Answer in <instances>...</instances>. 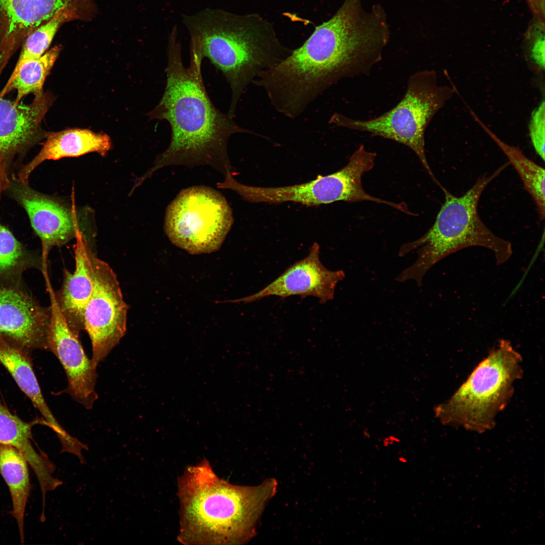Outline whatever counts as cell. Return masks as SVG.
Here are the masks:
<instances>
[{"instance_id": "1", "label": "cell", "mask_w": 545, "mask_h": 545, "mask_svg": "<svg viewBox=\"0 0 545 545\" xmlns=\"http://www.w3.org/2000/svg\"><path fill=\"white\" fill-rule=\"evenodd\" d=\"M389 38L379 5L368 12L361 0H345L300 47L252 82L265 90L278 112L295 119L341 79L368 74L382 60Z\"/></svg>"}, {"instance_id": "2", "label": "cell", "mask_w": 545, "mask_h": 545, "mask_svg": "<svg viewBox=\"0 0 545 545\" xmlns=\"http://www.w3.org/2000/svg\"><path fill=\"white\" fill-rule=\"evenodd\" d=\"M167 58L164 94L147 116L150 120L169 123L171 141L140 181L160 168L173 165H206L225 177L232 174L227 152L228 140L237 133L252 132L240 127L228 113L221 112L213 105L204 85L202 61L190 56L189 66L185 67L176 25L169 37Z\"/></svg>"}, {"instance_id": "3", "label": "cell", "mask_w": 545, "mask_h": 545, "mask_svg": "<svg viewBox=\"0 0 545 545\" xmlns=\"http://www.w3.org/2000/svg\"><path fill=\"white\" fill-rule=\"evenodd\" d=\"M277 486L274 479L255 486L231 484L217 477L206 461L189 467L179 481L180 540L203 544L249 540Z\"/></svg>"}, {"instance_id": "4", "label": "cell", "mask_w": 545, "mask_h": 545, "mask_svg": "<svg viewBox=\"0 0 545 545\" xmlns=\"http://www.w3.org/2000/svg\"><path fill=\"white\" fill-rule=\"evenodd\" d=\"M182 22L190 36V50L208 59L229 83L232 99L228 114L232 118L250 82L292 51L282 44L270 24L256 14L205 8L183 16Z\"/></svg>"}, {"instance_id": "5", "label": "cell", "mask_w": 545, "mask_h": 545, "mask_svg": "<svg viewBox=\"0 0 545 545\" xmlns=\"http://www.w3.org/2000/svg\"><path fill=\"white\" fill-rule=\"evenodd\" d=\"M508 165H503L491 175L479 177L461 196H456L443 186L441 187L445 200L432 226L421 237L404 244L400 248L399 256L417 250L418 257L413 264L396 277V281L402 283L413 280L421 287L424 276L434 264L451 254L470 247L489 249L493 252L498 265L509 260L513 252L511 242L492 232L478 212L483 191Z\"/></svg>"}, {"instance_id": "6", "label": "cell", "mask_w": 545, "mask_h": 545, "mask_svg": "<svg viewBox=\"0 0 545 545\" xmlns=\"http://www.w3.org/2000/svg\"><path fill=\"white\" fill-rule=\"evenodd\" d=\"M521 361L510 342L501 340L451 398L437 406L435 415L444 424L477 431L492 428L523 375Z\"/></svg>"}, {"instance_id": "7", "label": "cell", "mask_w": 545, "mask_h": 545, "mask_svg": "<svg viewBox=\"0 0 545 545\" xmlns=\"http://www.w3.org/2000/svg\"><path fill=\"white\" fill-rule=\"evenodd\" d=\"M455 92L454 85L450 87L439 84L434 70L419 71L410 77L404 96L389 111L367 120L354 119L336 113L329 123L407 146L415 152L432 180L440 186L425 155V132L434 116Z\"/></svg>"}, {"instance_id": "8", "label": "cell", "mask_w": 545, "mask_h": 545, "mask_svg": "<svg viewBox=\"0 0 545 545\" xmlns=\"http://www.w3.org/2000/svg\"><path fill=\"white\" fill-rule=\"evenodd\" d=\"M233 222L232 209L220 192L195 186L181 191L169 204L164 229L174 245L198 254L217 250Z\"/></svg>"}, {"instance_id": "9", "label": "cell", "mask_w": 545, "mask_h": 545, "mask_svg": "<svg viewBox=\"0 0 545 545\" xmlns=\"http://www.w3.org/2000/svg\"><path fill=\"white\" fill-rule=\"evenodd\" d=\"M376 154L361 145L342 169L326 176L318 175L312 181L283 187H256L233 180L230 189L245 200L254 203L279 204L286 202L317 206L344 201L356 202L370 201L394 207L396 203L373 197L366 193L362 185L363 174L374 165Z\"/></svg>"}, {"instance_id": "10", "label": "cell", "mask_w": 545, "mask_h": 545, "mask_svg": "<svg viewBox=\"0 0 545 545\" xmlns=\"http://www.w3.org/2000/svg\"><path fill=\"white\" fill-rule=\"evenodd\" d=\"M93 265L94 288L84 310L83 325L91 342V360L97 368L124 336L128 307L111 266L96 255Z\"/></svg>"}, {"instance_id": "11", "label": "cell", "mask_w": 545, "mask_h": 545, "mask_svg": "<svg viewBox=\"0 0 545 545\" xmlns=\"http://www.w3.org/2000/svg\"><path fill=\"white\" fill-rule=\"evenodd\" d=\"M50 301V317L47 336L48 349L61 362L68 378L65 392L87 409L97 399L95 387L96 368L86 355L78 338L68 324L57 303L50 283L46 285Z\"/></svg>"}, {"instance_id": "12", "label": "cell", "mask_w": 545, "mask_h": 545, "mask_svg": "<svg viewBox=\"0 0 545 545\" xmlns=\"http://www.w3.org/2000/svg\"><path fill=\"white\" fill-rule=\"evenodd\" d=\"M50 308L41 306L21 283L0 282V336L27 353L48 349Z\"/></svg>"}, {"instance_id": "13", "label": "cell", "mask_w": 545, "mask_h": 545, "mask_svg": "<svg viewBox=\"0 0 545 545\" xmlns=\"http://www.w3.org/2000/svg\"><path fill=\"white\" fill-rule=\"evenodd\" d=\"M25 210L31 226L41 242L43 275H47V260L50 250L75 238L79 229L74 212L56 199L39 193L15 177L7 189Z\"/></svg>"}, {"instance_id": "14", "label": "cell", "mask_w": 545, "mask_h": 545, "mask_svg": "<svg viewBox=\"0 0 545 545\" xmlns=\"http://www.w3.org/2000/svg\"><path fill=\"white\" fill-rule=\"evenodd\" d=\"M345 277L344 270H330L322 264L320 246L314 242L305 257L289 266L261 290L238 301L251 303L269 296H313L325 304L334 299L336 286Z\"/></svg>"}, {"instance_id": "15", "label": "cell", "mask_w": 545, "mask_h": 545, "mask_svg": "<svg viewBox=\"0 0 545 545\" xmlns=\"http://www.w3.org/2000/svg\"><path fill=\"white\" fill-rule=\"evenodd\" d=\"M63 8L92 16L90 0H0V58L8 60L25 39Z\"/></svg>"}, {"instance_id": "16", "label": "cell", "mask_w": 545, "mask_h": 545, "mask_svg": "<svg viewBox=\"0 0 545 545\" xmlns=\"http://www.w3.org/2000/svg\"><path fill=\"white\" fill-rule=\"evenodd\" d=\"M52 101L49 94L42 93L24 104L6 99L0 93V155L9 170L16 158L45 137L40 125Z\"/></svg>"}, {"instance_id": "17", "label": "cell", "mask_w": 545, "mask_h": 545, "mask_svg": "<svg viewBox=\"0 0 545 545\" xmlns=\"http://www.w3.org/2000/svg\"><path fill=\"white\" fill-rule=\"evenodd\" d=\"M74 245L75 268L64 270L62 287L54 291L58 306L71 329L79 335L84 330L83 313L94 285L92 252L79 229Z\"/></svg>"}, {"instance_id": "18", "label": "cell", "mask_w": 545, "mask_h": 545, "mask_svg": "<svg viewBox=\"0 0 545 545\" xmlns=\"http://www.w3.org/2000/svg\"><path fill=\"white\" fill-rule=\"evenodd\" d=\"M39 153L19 171L18 179L28 184L31 173L42 162L64 157H78L90 152L104 156L112 146L110 137L90 130L70 129L46 134Z\"/></svg>"}, {"instance_id": "19", "label": "cell", "mask_w": 545, "mask_h": 545, "mask_svg": "<svg viewBox=\"0 0 545 545\" xmlns=\"http://www.w3.org/2000/svg\"><path fill=\"white\" fill-rule=\"evenodd\" d=\"M33 424L23 421L0 405V443L15 448L23 455L37 477L42 502L45 503L46 493L54 490L63 482L52 475L55 465L45 453L36 450L33 445Z\"/></svg>"}, {"instance_id": "20", "label": "cell", "mask_w": 545, "mask_h": 545, "mask_svg": "<svg viewBox=\"0 0 545 545\" xmlns=\"http://www.w3.org/2000/svg\"><path fill=\"white\" fill-rule=\"evenodd\" d=\"M0 363L11 374L21 390L44 417L46 425L60 441L69 435L59 424L47 405L35 375L28 353L5 341L0 336Z\"/></svg>"}, {"instance_id": "21", "label": "cell", "mask_w": 545, "mask_h": 545, "mask_svg": "<svg viewBox=\"0 0 545 545\" xmlns=\"http://www.w3.org/2000/svg\"><path fill=\"white\" fill-rule=\"evenodd\" d=\"M28 465L27 460L18 449L0 443V474L11 494L12 514L17 521L22 543L24 540L25 508L31 490Z\"/></svg>"}, {"instance_id": "22", "label": "cell", "mask_w": 545, "mask_h": 545, "mask_svg": "<svg viewBox=\"0 0 545 545\" xmlns=\"http://www.w3.org/2000/svg\"><path fill=\"white\" fill-rule=\"evenodd\" d=\"M467 108L474 121L496 143L515 169L525 189L535 204L540 219L543 220L545 216L544 169L528 158L519 147L504 142L482 122L469 106Z\"/></svg>"}, {"instance_id": "23", "label": "cell", "mask_w": 545, "mask_h": 545, "mask_svg": "<svg viewBox=\"0 0 545 545\" xmlns=\"http://www.w3.org/2000/svg\"><path fill=\"white\" fill-rule=\"evenodd\" d=\"M62 49L61 45H55L40 58L28 61L13 71L1 95L4 96L11 91L16 90L15 101L18 103L30 93H33L35 96L41 95L45 79Z\"/></svg>"}, {"instance_id": "24", "label": "cell", "mask_w": 545, "mask_h": 545, "mask_svg": "<svg viewBox=\"0 0 545 545\" xmlns=\"http://www.w3.org/2000/svg\"><path fill=\"white\" fill-rule=\"evenodd\" d=\"M44 272L41 257L26 249L0 222V282H21L23 272L30 268Z\"/></svg>"}, {"instance_id": "25", "label": "cell", "mask_w": 545, "mask_h": 545, "mask_svg": "<svg viewBox=\"0 0 545 545\" xmlns=\"http://www.w3.org/2000/svg\"><path fill=\"white\" fill-rule=\"evenodd\" d=\"M91 16L78 10L63 8L48 21L39 26L24 40L14 71L24 63L41 57L50 45L59 28L67 22L88 20Z\"/></svg>"}, {"instance_id": "26", "label": "cell", "mask_w": 545, "mask_h": 545, "mask_svg": "<svg viewBox=\"0 0 545 545\" xmlns=\"http://www.w3.org/2000/svg\"><path fill=\"white\" fill-rule=\"evenodd\" d=\"M544 21L537 19L530 26L526 35L529 60L539 72L544 70Z\"/></svg>"}, {"instance_id": "27", "label": "cell", "mask_w": 545, "mask_h": 545, "mask_svg": "<svg viewBox=\"0 0 545 545\" xmlns=\"http://www.w3.org/2000/svg\"><path fill=\"white\" fill-rule=\"evenodd\" d=\"M544 101L533 111L529 123V134L536 153L544 160L545 113Z\"/></svg>"}, {"instance_id": "28", "label": "cell", "mask_w": 545, "mask_h": 545, "mask_svg": "<svg viewBox=\"0 0 545 545\" xmlns=\"http://www.w3.org/2000/svg\"><path fill=\"white\" fill-rule=\"evenodd\" d=\"M9 168L3 157L0 155V196L9 187L10 179L9 177Z\"/></svg>"}, {"instance_id": "29", "label": "cell", "mask_w": 545, "mask_h": 545, "mask_svg": "<svg viewBox=\"0 0 545 545\" xmlns=\"http://www.w3.org/2000/svg\"><path fill=\"white\" fill-rule=\"evenodd\" d=\"M533 12L535 14L537 18L544 21V0H527Z\"/></svg>"}]
</instances>
